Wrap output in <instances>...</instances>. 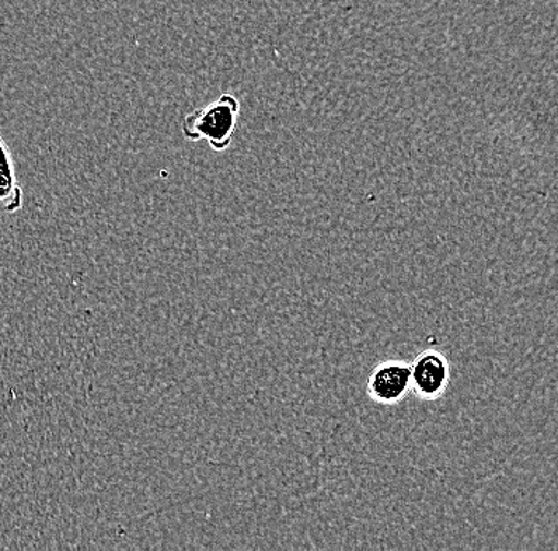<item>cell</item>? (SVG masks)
Wrapping results in <instances>:
<instances>
[{"label":"cell","mask_w":558,"mask_h":551,"mask_svg":"<svg viewBox=\"0 0 558 551\" xmlns=\"http://www.w3.org/2000/svg\"><path fill=\"white\" fill-rule=\"evenodd\" d=\"M240 110V100L233 94L222 93L208 106L186 115L181 132L187 142L207 141L213 152H226L235 135Z\"/></svg>","instance_id":"6da1fadb"},{"label":"cell","mask_w":558,"mask_h":551,"mask_svg":"<svg viewBox=\"0 0 558 551\" xmlns=\"http://www.w3.org/2000/svg\"><path fill=\"white\" fill-rule=\"evenodd\" d=\"M451 366L438 350H425L411 362V393L417 399L432 403L448 392Z\"/></svg>","instance_id":"7a4b0ae2"},{"label":"cell","mask_w":558,"mask_h":551,"mask_svg":"<svg viewBox=\"0 0 558 551\" xmlns=\"http://www.w3.org/2000/svg\"><path fill=\"white\" fill-rule=\"evenodd\" d=\"M411 393V364L400 359L379 362L366 383V394L379 406H397Z\"/></svg>","instance_id":"3957f363"},{"label":"cell","mask_w":558,"mask_h":551,"mask_svg":"<svg viewBox=\"0 0 558 551\" xmlns=\"http://www.w3.org/2000/svg\"><path fill=\"white\" fill-rule=\"evenodd\" d=\"M23 204L24 193L17 181L15 159L0 134V215L16 214Z\"/></svg>","instance_id":"277c9868"}]
</instances>
